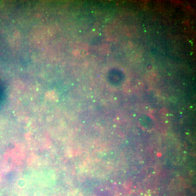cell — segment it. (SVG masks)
<instances>
[{
    "instance_id": "1",
    "label": "cell",
    "mask_w": 196,
    "mask_h": 196,
    "mask_svg": "<svg viewBox=\"0 0 196 196\" xmlns=\"http://www.w3.org/2000/svg\"><path fill=\"white\" fill-rule=\"evenodd\" d=\"M80 157L81 159L86 160L88 158L89 156L88 152L85 151L82 152L80 154Z\"/></svg>"
}]
</instances>
